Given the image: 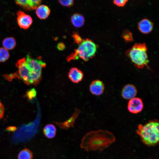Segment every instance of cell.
<instances>
[{
    "label": "cell",
    "mask_w": 159,
    "mask_h": 159,
    "mask_svg": "<svg viewBox=\"0 0 159 159\" xmlns=\"http://www.w3.org/2000/svg\"><path fill=\"white\" fill-rule=\"evenodd\" d=\"M9 57L8 50L3 47L0 48V62H4L7 60Z\"/></svg>",
    "instance_id": "d6986e66"
},
{
    "label": "cell",
    "mask_w": 159,
    "mask_h": 159,
    "mask_svg": "<svg viewBox=\"0 0 159 159\" xmlns=\"http://www.w3.org/2000/svg\"><path fill=\"white\" fill-rule=\"evenodd\" d=\"M84 77L83 72L80 69L75 67L71 68L68 74L69 79L73 83H77L80 82Z\"/></svg>",
    "instance_id": "30bf717a"
},
{
    "label": "cell",
    "mask_w": 159,
    "mask_h": 159,
    "mask_svg": "<svg viewBox=\"0 0 159 159\" xmlns=\"http://www.w3.org/2000/svg\"><path fill=\"white\" fill-rule=\"evenodd\" d=\"M136 133L142 142L146 145L155 146L159 140V124L156 119L149 121L144 125L138 126Z\"/></svg>",
    "instance_id": "7a4b0ae2"
},
{
    "label": "cell",
    "mask_w": 159,
    "mask_h": 159,
    "mask_svg": "<svg viewBox=\"0 0 159 159\" xmlns=\"http://www.w3.org/2000/svg\"><path fill=\"white\" fill-rule=\"evenodd\" d=\"M16 4L27 10H32L31 0H16Z\"/></svg>",
    "instance_id": "ac0fdd59"
},
{
    "label": "cell",
    "mask_w": 159,
    "mask_h": 159,
    "mask_svg": "<svg viewBox=\"0 0 159 159\" xmlns=\"http://www.w3.org/2000/svg\"><path fill=\"white\" fill-rule=\"evenodd\" d=\"M90 90L92 94L96 96L101 95L105 90L104 84L100 80L93 81L90 85Z\"/></svg>",
    "instance_id": "9c48e42d"
},
{
    "label": "cell",
    "mask_w": 159,
    "mask_h": 159,
    "mask_svg": "<svg viewBox=\"0 0 159 159\" xmlns=\"http://www.w3.org/2000/svg\"><path fill=\"white\" fill-rule=\"evenodd\" d=\"M16 44V40L13 37H7L4 39L2 44L4 48L7 50L13 49Z\"/></svg>",
    "instance_id": "2e32d148"
},
{
    "label": "cell",
    "mask_w": 159,
    "mask_h": 159,
    "mask_svg": "<svg viewBox=\"0 0 159 159\" xmlns=\"http://www.w3.org/2000/svg\"><path fill=\"white\" fill-rule=\"evenodd\" d=\"M138 27L141 32L147 34L150 32L152 30L153 24L149 20L144 19H142L139 22Z\"/></svg>",
    "instance_id": "7c38bea8"
},
{
    "label": "cell",
    "mask_w": 159,
    "mask_h": 159,
    "mask_svg": "<svg viewBox=\"0 0 159 159\" xmlns=\"http://www.w3.org/2000/svg\"><path fill=\"white\" fill-rule=\"evenodd\" d=\"M137 93V89L134 85L128 84L123 88L121 94L122 97L124 99L130 100L135 97Z\"/></svg>",
    "instance_id": "ba28073f"
},
{
    "label": "cell",
    "mask_w": 159,
    "mask_h": 159,
    "mask_svg": "<svg viewBox=\"0 0 159 159\" xmlns=\"http://www.w3.org/2000/svg\"><path fill=\"white\" fill-rule=\"evenodd\" d=\"M4 110V106L0 100V120L3 117Z\"/></svg>",
    "instance_id": "d4e9b609"
},
{
    "label": "cell",
    "mask_w": 159,
    "mask_h": 159,
    "mask_svg": "<svg viewBox=\"0 0 159 159\" xmlns=\"http://www.w3.org/2000/svg\"><path fill=\"white\" fill-rule=\"evenodd\" d=\"M147 49L145 43H137L127 52V54L135 66L141 69L148 67Z\"/></svg>",
    "instance_id": "277c9868"
},
{
    "label": "cell",
    "mask_w": 159,
    "mask_h": 159,
    "mask_svg": "<svg viewBox=\"0 0 159 159\" xmlns=\"http://www.w3.org/2000/svg\"><path fill=\"white\" fill-rule=\"evenodd\" d=\"M57 49L60 50H64L65 48L64 44L63 43H59L57 45Z\"/></svg>",
    "instance_id": "484cf974"
},
{
    "label": "cell",
    "mask_w": 159,
    "mask_h": 159,
    "mask_svg": "<svg viewBox=\"0 0 159 159\" xmlns=\"http://www.w3.org/2000/svg\"><path fill=\"white\" fill-rule=\"evenodd\" d=\"M58 1L61 5L66 6H71L74 3V1L72 0H59Z\"/></svg>",
    "instance_id": "7402d4cb"
},
{
    "label": "cell",
    "mask_w": 159,
    "mask_h": 159,
    "mask_svg": "<svg viewBox=\"0 0 159 159\" xmlns=\"http://www.w3.org/2000/svg\"><path fill=\"white\" fill-rule=\"evenodd\" d=\"M43 133L48 138H53L56 133V128L55 126L52 124L46 125L43 129Z\"/></svg>",
    "instance_id": "9a60e30c"
},
{
    "label": "cell",
    "mask_w": 159,
    "mask_h": 159,
    "mask_svg": "<svg viewBox=\"0 0 159 159\" xmlns=\"http://www.w3.org/2000/svg\"><path fill=\"white\" fill-rule=\"evenodd\" d=\"M115 140L114 135L105 130L92 131L87 133L82 139L81 148L88 152L102 151L109 147Z\"/></svg>",
    "instance_id": "6da1fadb"
},
{
    "label": "cell",
    "mask_w": 159,
    "mask_h": 159,
    "mask_svg": "<svg viewBox=\"0 0 159 159\" xmlns=\"http://www.w3.org/2000/svg\"><path fill=\"white\" fill-rule=\"evenodd\" d=\"M79 110H76L72 116L68 120L64 122H54L60 128L64 129H68L70 127H73L74 122L80 113Z\"/></svg>",
    "instance_id": "8fae6325"
},
{
    "label": "cell",
    "mask_w": 159,
    "mask_h": 159,
    "mask_svg": "<svg viewBox=\"0 0 159 159\" xmlns=\"http://www.w3.org/2000/svg\"><path fill=\"white\" fill-rule=\"evenodd\" d=\"M17 22L19 26L24 29H28L32 23L31 17L21 10L17 11Z\"/></svg>",
    "instance_id": "8992f818"
},
{
    "label": "cell",
    "mask_w": 159,
    "mask_h": 159,
    "mask_svg": "<svg viewBox=\"0 0 159 159\" xmlns=\"http://www.w3.org/2000/svg\"><path fill=\"white\" fill-rule=\"evenodd\" d=\"M18 158V159H33V155L30 150L25 148L19 153Z\"/></svg>",
    "instance_id": "e0dca14e"
},
{
    "label": "cell",
    "mask_w": 159,
    "mask_h": 159,
    "mask_svg": "<svg viewBox=\"0 0 159 159\" xmlns=\"http://www.w3.org/2000/svg\"><path fill=\"white\" fill-rule=\"evenodd\" d=\"M97 49L96 44L91 40L84 39L74 51L67 57V60L69 62L80 58L87 61L95 56Z\"/></svg>",
    "instance_id": "3957f363"
},
{
    "label": "cell",
    "mask_w": 159,
    "mask_h": 159,
    "mask_svg": "<svg viewBox=\"0 0 159 159\" xmlns=\"http://www.w3.org/2000/svg\"><path fill=\"white\" fill-rule=\"evenodd\" d=\"M72 37L73 38L74 41L77 44L79 45L80 44L84 39H83L79 35V34L76 32L73 33Z\"/></svg>",
    "instance_id": "44dd1931"
},
{
    "label": "cell",
    "mask_w": 159,
    "mask_h": 159,
    "mask_svg": "<svg viewBox=\"0 0 159 159\" xmlns=\"http://www.w3.org/2000/svg\"><path fill=\"white\" fill-rule=\"evenodd\" d=\"M6 129L9 131H15L16 129V128L15 127L10 126L7 127Z\"/></svg>",
    "instance_id": "4316f807"
},
{
    "label": "cell",
    "mask_w": 159,
    "mask_h": 159,
    "mask_svg": "<svg viewBox=\"0 0 159 159\" xmlns=\"http://www.w3.org/2000/svg\"><path fill=\"white\" fill-rule=\"evenodd\" d=\"M36 14L40 19H45L49 16L50 10L49 7L45 5H39L37 8Z\"/></svg>",
    "instance_id": "4fadbf2b"
},
{
    "label": "cell",
    "mask_w": 159,
    "mask_h": 159,
    "mask_svg": "<svg viewBox=\"0 0 159 159\" xmlns=\"http://www.w3.org/2000/svg\"><path fill=\"white\" fill-rule=\"evenodd\" d=\"M128 1L127 0H116L113 1L114 4L119 6H123L125 5Z\"/></svg>",
    "instance_id": "603a6c76"
},
{
    "label": "cell",
    "mask_w": 159,
    "mask_h": 159,
    "mask_svg": "<svg viewBox=\"0 0 159 159\" xmlns=\"http://www.w3.org/2000/svg\"><path fill=\"white\" fill-rule=\"evenodd\" d=\"M37 95V91L36 90L33 88L27 91L26 95V97L29 100L35 97Z\"/></svg>",
    "instance_id": "ffe728a7"
},
{
    "label": "cell",
    "mask_w": 159,
    "mask_h": 159,
    "mask_svg": "<svg viewBox=\"0 0 159 159\" xmlns=\"http://www.w3.org/2000/svg\"><path fill=\"white\" fill-rule=\"evenodd\" d=\"M25 59L32 73L33 85L36 86L42 80V69L46 66V63L40 57L32 58L29 53L27 54Z\"/></svg>",
    "instance_id": "5b68a950"
},
{
    "label": "cell",
    "mask_w": 159,
    "mask_h": 159,
    "mask_svg": "<svg viewBox=\"0 0 159 159\" xmlns=\"http://www.w3.org/2000/svg\"></svg>",
    "instance_id": "83f0119b"
},
{
    "label": "cell",
    "mask_w": 159,
    "mask_h": 159,
    "mask_svg": "<svg viewBox=\"0 0 159 159\" xmlns=\"http://www.w3.org/2000/svg\"><path fill=\"white\" fill-rule=\"evenodd\" d=\"M123 38L125 40L127 41H130L132 39L131 34L129 32H127L124 33Z\"/></svg>",
    "instance_id": "cb8c5ba5"
},
{
    "label": "cell",
    "mask_w": 159,
    "mask_h": 159,
    "mask_svg": "<svg viewBox=\"0 0 159 159\" xmlns=\"http://www.w3.org/2000/svg\"><path fill=\"white\" fill-rule=\"evenodd\" d=\"M71 21L72 24L77 27H80L84 24L85 19L81 14L76 13L73 15L71 17Z\"/></svg>",
    "instance_id": "5bb4252c"
},
{
    "label": "cell",
    "mask_w": 159,
    "mask_h": 159,
    "mask_svg": "<svg viewBox=\"0 0 159 159\" xmlns=\"http://www.w3.org/2000/svg\"><path fill=\"white\" fill-rule=\"evenodd\" d=\"M142 100L139 97H135L130 100L127 104V109L129 112L136 114L141 112L143 108Z\"/></svg>",
    "instance_id": "52a82bcc"
}]
</instances>
